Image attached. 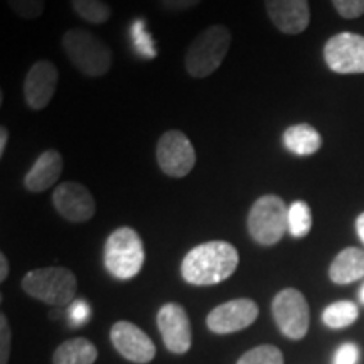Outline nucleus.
<instances>
[{
	"label": "nucleus",
	"mask_w": 364,
	"mask_h": 364,
	"mask_svg": "<svg viewBox=\"0 0 364 364\" xmlns=\"http://www.w3.org/2000/svg\"><path fill=\"white\" fill-rule=\"evenodd\" d=\"M240 263V253L228 241H208L194 247L181 265L182 279L191 285H216L230 279Z\"/></svg>",
	"instance_id": "1"
},
{
	"label": "nucleus",
	"mask_w": 364,
	"mask_h": 364,
	"mask_svg": "<svg viewBox=\"0 0 364 364\" xmlns=\"http://www.w3.org/2000/svg\"><path fill=\"white\" fill-rule=\"evenodd\" d=\"M356 231H358V236L361 238V241L364 243V213L363 215L358 216L356 220Z\"/></svg>",
	"instance_id": "33"
},
{
	"label": "nucleus",
	"mask_w": 364,
	"mask_h": 364,
	"mask_svg": "<svg viewBox=\"0 0 364 364\" xmlns=\"http://www.w3.org/2000/svg\"><path fill=\"white\" fill-rule=\"evenodd\" d=\"M312 213L306 201H295L289 208V233L294 238H306L311 233Z\"/></svg>",
	"instance_id": "22"
},
{
	"label": "nucleus",
	"mask_w": 364,
	"mask_h": 364,
	"mask_svg": "<svg viewBox=\"0 0 364 364\" xmlns=\"http://www.w3.org/2000/svg\"><path fill=\"white\" fill-rule=\"evenodd\" d=\"M203 0H161L162 7L167 9V11H172V12L189 11V9H194Z\"/></svg>",
	"instance_id": "30"
},
{
	"label": "nucleus",
	"mask_w": 364,
	"mask_h": 364,
	"mask_svg": "<svg viewBox=\"0 0 364 364\" xmlns=\"http://www.w3.org/2000/svg\"><path fill=\"white\" fill-rule=\"evenodd\" d=\"M65 161L58 150L49 149L41 154L24 177V188L31 193H43L53 188L63 174Z\"/></svg>",
	"instance_id": "16"
},
{
	"label": "nucleus",
	"mask_w": 364,
	"mask_h": 364,
	"mask_svg": "<svg viewBox=\"0 0 364 364\" xmlns=\"http://www.w3.org/2000/svg\"><path fill=\"white\" fill-rule=\"evenodd\" d=\"M76 16L90 24L100 26L110 21L112 7L103 0H71Z\"/></svg>",
	"instance_id": "21"
},
{
	"label": "nucleus",
	"mask_w": 364,
	"mask_h": 364,
	"mask_svg": "<svg viewBox=\"0 0 364 364\" xmlns=\"http://www.w3.org/2000/svg\"><path fill=\"white\" fill-rule=\"evenodd\" d=\"M272 312L282 334L289 339H302L309 331L311 311L302 292L297 289H284L275 295Z\"/></svg>",
	"instance_id": "7"
},
{
	"label": "nucleus",
	"mask_w": 364,
	"mask_h": 364,
	"mask_svg": "<svg viewBox=\"0 0 364 364\" xmlns=\"http://www.w3.org/2000/svg\"><path fill=\"white\" fill-rule=\"evenodd\" d=\"M7 142H9V130L6 127H2V129H0V156H4V152H6Z\"/></svg>",
	"instance_id": "32"
},
{
	"label": "nucleus",
	"mask_w": 364,
	"mask_h": 364,
	"mask_svg": "<svg viewBox=\"0 0 364 364\" xmlns=\"http://www.w3.org/2000/svg\"><path fill=\"white\" fill-rule=\"evenodd\" d=\"M267 14L280 33L297 36L309 27V0H265Z\"/></svg>",
	"instance_id": "15"
},
{
	"label": "nucleus",
	"mask_w": 364,
	"mask_h": 364,
	"mask_svg": "<svg viewBox=\"0 0 364 364\" xmlns=\"http://www.w3.org/2000/svg\"><path fill=\"white\" fill-rule=\"evenodd\" d=\"M11 354V326L7 317L0 316V364H7Z\"/></svg>",
	"instance_id": "28"
},
{
	"label": "nucleus",
	"mask_w": 364,
	"mask_h": 364,
	"mask_svg": "<svg viewBox=\"0 0 364 364\" xmlns=\"http://www.w3.org/2000/svg\"><path fill=\"white\" fill-rule=\"evenodd\" d=\"M130 36H132V43H134L135 49L142 54L144 58L154 59L157 56V49L156 44H154L150 34L145 31V22L142 19L135 21L130 27Z\"/></svg>",
	"instance_id": "24"
},
{
	"label": "nucleus",
	"mask_w": 364,
	"mask_h": 364,
	"mask_svg": "<svg viewBox=\"0 0 364 364\" xmlns=\"http://www.w3.org/2000/svg\"><path fill=\"white\" fill-rule=\"evenodd\" d=\"M157 326L164 344L174 354H186L193 344V331L186 309L179 304H166L157 314Z\"/></svg>",
	"instance_id": "12"
},
{
	"label": "nucleus",
	"mask_w": 364,
	"mask_h": 364,
	"mask_svg": "<svg viewBox=\"0 0 364 364\" xmlns=\"http://www.w3.org/2000/svg\"><path fill=\"white\" fill-rule=\"evenodd\" d=\"M157 162L166 176L182 179L196 166V150L181 130H167L157 142Z\"/></svg>",
	"instance_id": "8"
},
{
	"label": "nucleus",
	"mask_w": 364,
	"mask_h": 364,
	"mask_svg": "<svg viewBox=\"0 0 364 364\" xmlns=\"http://www.w3.org/2000/svg\"><path fill=\"white\" fill-rule=\"evenodd\" d=\"M76 277L65 267H46L26 273L22 289L27 295L49 306L63 307L73 304L76 295Z\"/></svg>",
	"instance_id": "5"
},
{
	"label": "nucleus",
	"mask_w": 364,
	"mask_h": 364,
	"mask_svg": "<svg viewBox=\"0 0 364 364\" xmlns=\"http://www.w3.org/2000/svg\"><path fill=\"white\" fill-rule=\"evenodd\" d=\"M9 275V262L4 253H0V282H4Z\"/></svg>",
	"instance_id": "31"
},
{
	"label": "nucleus",
	"mask_w": 364,
	"mask_h": 364,
	"mask_svg": "<svg viewBox=\"0 0 364 364\" xmlns=\"http://www.w3.org/2000/svg\"><path fill=\"white\" fill-rule=\"evenodd\" d=\"M9 7L22 19H38L43 16L46 0H7Z\"/></svg>",
	"instance_id": "25"
},
{
	"label": "nucleus",
	"mask_w": 364,
	"mask_h": 364,
	"mask_svg": "<svg viewBox=\"0 0 364 364\" xmlns=\"http://www.w3.org/2000/svg\"><path fill=\"white\" fill-rule=\"evenodd\" d=\"M112 343L125 359L135 364H147L156 358V346L134 322L118 321L110 331Z\"/></svg>",
	"instance_id": "14"
},
{
	"label": "nucleus",
	"mask_w": 364,
	"mask_h": 364,
	"mask_svg": "<svg viewBox=\"0 0 364 364\" xmlns=\"http://www.w3.org/2000/svg\"><path fill=\"white\" fill-rule=\"evenodd\" d=\"M105 268L117 280H130L140 273L145 262L144 241L134 228L122 226L108 236L103 253Z\"/></svg>",
	"instance_id": "4"
},
{
	"label": "nucleus",
	"mask_w": 364,
	"mask_h": 364,
	"mask_svg": "<svg viewBox=\"0 0 364 364\" xmlns=\"http://www.w3.org/2000/svg\"><path fill=\"white\" fill-rule=\"evenodd\" d=\"M63 51L73 66L88 78H100L112 70L108 44L85 29H70L63 36Z\"/></svg>",
	"instance_id": "2"
},
{
	"label": "nucleus",
	"mask_w": 364,
	"mask_h": 364,
	"mask_svg": "<svg viewBox=\"0 0 364 364\" xmlns=\"http://www.w3.org/2000/svg\"><path fill=\"white\" fill-rule=\"evenodd\" d=\"M248 231L263 247H272L289 231V208L280 196L267 194L253 203L248 213Z\"/></svg>",
	"instance_id": "6"
},
{
	"label": "nucleus",
	"mask_w": 364,
	"mask_h": 364,
	"mask_svg": "<svg viewBox=\"0 0 364 364\" xmlns=\"http://www.w3.org/2000/svg\"><path fill=\"white\" fill-rule=\"evenodd\" d=\"M284 145L295 156L309 157L321 150L322 136L312 125L299 124L284 132Z\"/></svg>",
	"instance_id": "18"
},
{
	"label": "nucleus",
	"mask_w": 364,
	"mask_h": 364,
	"mask_svg": "<svg viewBox=\"0 0 364 364\" xmlns=\"http://www.w3.org/2000/svg\"><path fill=\"white\" fill-rule=\"evenodd\" d=\"M53 204L65 220L71 223L90 221L97 213V203L81 182H63L53 193Z\"/></svg>",
	"instance_id": "11"
},
{
	"label": "nucleus",
	"mask_w": 364,
	"mask_h": 364,
	"mask_svg": "<svg viewBox=\"0 0 364 364\" xmlns=\"http://www.w3.org/2000/svg\"><path fill=\"white\" fill-rule=\"evenodd\" d=\"M236 364H284V354L275 346L263 344L245 353Z\"/></svg>",
	"instance_id": "23"
},
{
	"label": "nucleus",
	"mask_w": 364,
	"mask_h": 364,
	"mask_svg": "<svg viewBox=\"0 0 364 364\" xmlns=\"http://www.w3.org/2000/svg\"><path fill=\"white\" fill-rule=\"evenodd\" d=\"M359 317V309L356 304L349 300H339V302L331 304L322 312V321L331 329H344V327L353 326Z\"/></svg>",
	"instance_id": "20"
},
{
	"label": "nucleus",
	"mask_w": 364,
	"mask_h": 364,
	"mask_svg": "<svg viewBox=\"0 0 364 364\" xmlns=\"http://www.w3.org/2000/svg\"><path fill=\"white\" fill-rule=\"evenodd\" d=\"M359 348L353 343H346L339 346V349L334 354L332 364H358L359 363Z\"/></svg>",
	"instance_id": "27"
},
{
	"label": "nucleus",
	"mask_w": 364,
	"mask_h": 364,
	"mask_svg": "<svg viewBox=\"0 0 364 364\" xmlns=\"http://www.w3.org/2000/svg\"><path fill=\"white\" fill-rule=\"evenodd\" d=\"M59 81L58 68L53 61L41 59L27 71L24 80V98L31 110H43L51 103Z\"/></svg>",
	"instance_id": "13"
},
{
	"label": "nucleus",
	"mask_w": 364,
	"mask_h": 364,
	"mask_svg": "<svg viewBox=\"0 0 364 364\" xmlns=\"http://www.w3.org/2000/svg\"><path fill=\"white\" fill-rule=\"evenodd\" d=\"M332 4L344 19H358L364 14V0H332Z\"/></svg>",
	"instance_id": "26"
},
{
	"label": "nucleus",
	"mask_w": 364,
	"mask_h": 364,
	"mask_svg": "<svg viewBox=\"0 0 364 364\" xmlns=\"http://www.w3.org/2000/svg\"><path fill=\"white\" fill-rule=\"evenodd\" d=\"M327 66L339 75H359L364 73V36L354 33H339L324 46Z\"/></svg>",
	"instance_id": "9"
},
{
	"label": "nucleus",
	"mask_w": 364,
	"mask_h": 364,
	"mask_svg": "<svg viewBox=\"0 0 364 364\" xmlns=\"http://www.w3.org/2000/svg\"><path fill=\"white\" fill-rule=\"evenodd\" d=\"M329 277L334 284L346 285L364 279V252L359 248H346L329 267Z\"/></svg>",
	"instance_id": "17"
},
{
	"label": "nucleus",
	"mask_w": 364,
	"mask_h": 364,
	"mask_svg": "<svg viewBox=\"0 0 364 364\" xmlns=\"http://www.w3.org/2000/svg\"><path fill=\"white\" fill-rule=\"evenodd\" d=\"M230 46L231 33L226 26H209L189 44L184 58L186 71L193 78H208L223 65Z\"/></svg>",
	"instance_id": "3"
},
{
	"label": "nucleus",
	"mask_w": 364,
	"mask_h": 364,
	"mask_svg": "<svg viewBox=\"0 0 364 364\" xmlns=\"http://www.w3.org/2000/svg\"><path fill=\"white\" fill-rule=\"evenodd\" d=\"M91 316V309L90 304H86L85 300H75L70 307V321L71 326H83L86 321H88Z\"/></svg>",
	"instance_id": "29"
},
{
	"label": "nucleus",
	"mask_w": 364,
	"mask_h": 364,
	"mask_svg": "<svg viewBox=\"0 0 364 364\" xmlns=\"http://www.w3.org/2000/svg\"><path fill=\"white\" fill-rule=\"evenodd\" d=\"M359 302L364 304V284H363L361 289H359Z\"/></svg>",
	"instance_id": "34"
},
{
	"label": "nucleus",
	"mask_w": 364,
	"mask_h": 364,
	"mask_svg": "<svg viewBox=\"0 0 364 364\" xmlns=\"http://www.w3.org/2000/svg\"><path fill=\"white\" fill-rule=\"evenodd\" d=\"M98 358V349L85 338L70 339L56 349L53 356L54 364H93Z\"/></svg>",
	"instance_id": "19"
},
{
	"label": "nucleus",
	"mask_w": 364,
	"mask_h": 364,
	"mask_svg": "<svg viewBox=\"0 0 364 364\" xmlns=\"http://www.w3.org/2000/svg\"><path fill=\"white\" fill-rule=\"evenodd\" d=\"M260 309L252 299H235L221 304L209 312L208 329L215 334H231L247 329L257 321Z\"/></svg>",
	"instance_id": "10"
}]
</instances>
